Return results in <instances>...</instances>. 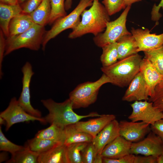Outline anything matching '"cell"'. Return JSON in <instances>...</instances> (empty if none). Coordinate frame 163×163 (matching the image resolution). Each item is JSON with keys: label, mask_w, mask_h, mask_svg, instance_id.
Instances as JSON below:
<instances>
[{"label": "cell", "mask_w": 163, "mask_h": 163, "mask_svg": "<svg viewBox=\"0 0 163 163\" xmlns=\"http://www.w3.org/2000/svg\"><path fill=\"white\" fill-rule=\"evenodd\" d=\"M97 155L92 142H89L82 152V163H94Z\"/></svg>", "instance_id": "obj_34"}, {"label": "cell", "mask_w": 163, "mask_h": 163, "mask_svg": "<svg viewBox=\"0 0 163 163\" xmlns=\"http://www.w3.org/2000/svg\"><path fill=\"white\" fill-rule=\"evenodd\" d=\"M142 59L138 53L134 54L109 66L102 67L101 70L109 78L111 83L120 87H126L139 72Z\"/></svg>", "instance_id": "obj_3"}, {"label": "cell", "mask_w": 163, "mask_h": 163, "mask_svg": "<svg viewBox=\"0 0 163 163\" xmlns=\"http://www.w3.org/2000/svg\"><path fill=\"white\" fill-rule=\"evenodd\" d=\"M39 153L31 150L25 145L23 149L11 155L8 163H38Z\"/></svg>", "instance_id": "obj_27"}, {"label": "cell", "mask_w": 163, "mask_h": 163, "mask_svg": "<svg viewBox=\"0 0 163 163\" xmlns=\"http://www.w3.org/2000/svg\"><path fill=\"white\" fill-rule=\"evenodd\" d=\"M136 155L129 154L116 159H112L103 157V163H134Z\"/></svg>", "instance_id": "obj_37"}, {"label": "cell", "mask_w": 163, "mask_h": 163, "mask_svg": "<svg viewBox=\"0 0 163 163\" xmlns=\"http://www.w3.org/2000/svg\"><path fill=\"white\" fill-rule=\"evenodd\" d=\"M0 124L1 126L3 124H6L5 121L2 117H0Z\"/></svg>", "instance_id": "obj_47"}, {"label": "cell", "mask_w": 163, "mask_h": 163, "mask_svg": "<svg viewBox=\"0 0 163 163\" xmlns=\"http://www.w3.org/2000/svg\"><path fill=\"white\" fill-rule=\"evenodd\" d=\"M43 0H27L21 6L22 13L30 14L40 5Z\"/></svg>", "instance_id": "obj_36"}, {"label": "cell", "mask_w": 163, "mask_h": 163, "mask_svg": "<svg viewBox=\"0 0 163 163\" xmlns=\"http://www.w3.org/2000/svg\"><path fill=\"white\" fill-rule=\"evenodd\" d=\"M109 83H110V79L103 73L95 81H88L78 85L69 95L73 109L86 108L94 103L97 99L100 88Z\"/></svg>", "instance_id": "obj_5"}, {"label": "cell", "mask_w": 163, "mask_h": 163, "mask_svg": "<svg viewBox=\"0 0 163 163\" xmlns=\"http://www.w3.org/2000/svg\"><path fill=\"white\" fill-rule=\"evenodd\" d=\"M41 101L48 111V114L44 117L46 123L54 124L63 128L74 124L83 118L101 115L96 112L85 115L77 114L73 111L72 103L69 98L60 103L50 98L43 99Z\"/></svg>", "instance_id": "obj_2"}, {"label": "cell", "mask_w": 163, "mask_h": 163, "mask_svg": "<svg viewBox=\"0 0 163 163\" xmlns=\"http://www.w3.org/2000/svg\"><path fill=\"white\" fill-rule=\"evenodd\" d=\"M72 0H66L65 2V8L66 10L71 8L72 4Z\"/></svg>", "instance_id": "obj_43"}, {"label": "cell", "mask_w": 163, "mask_h": 163, "mask_svg": "<svg viewBox=\"0 0 163 163\" xmlns=\"http://www.w3.org/2000/svg\"><path fill=\"white\" fill-rule=\"evenodd\" d=\"M0 117L5 121V130L7 131L14 124L21 122L37 121L46 123L44 117H34L26 112L19 104L18 100L12 98L7 108L1 112Z\"/></svg>", "instance_id": "obj_9"}, {"label": "cell", "mask_w": 163, "mask_h": 163, "mask_svg": "<svg viewBox=\"0 0 163 163\" xmlns=\"http://www.w3.org/2000/svg\"><path fill=\"white\" fill-rule=\"evenodd\" d=\"M117 42L109 44L102 47V53L100 60L102 67L110 66L118 60Z\"/></svg>", "instance_id": "obj_28"}, {"label": "cell", "mask_w": 163, "mask_h": 163, "mask_svg": "<svg viewBox=\"0 0 163 163\" xmlns=\"http://www.w3.org/2000/svg\"><path fill=\"white\" fill-rule=\"evenodd\" d=\"M65 140L64 144L68 145L78 142H92L94 138L89 134L76 130L73 124L64 128Z\"/></svg>", "instance_id": "obj_23"}, {"label": "cell", "mask_w": 163, "mask_h": 163, "mask_svg": "<svg viewBox=\"0 0 163 163\" xmlns=\"http://www.w3.org/2000/svg\"><path fill=\"white\" fill-rule=\"evenodd\" d=\"M0 155V163L6 160L8 158V155L5 152H1Z\"/></svg>", "instance_id": "obj_44"}, {"label": "cell", "mask_w": 163, "mask_h": 163, "mask_svg": "<svg viewBox=\"0 0 163 163\" xmlns=\"http://www.w3.org/2000/svg\"><path fill=\"white\" fill-rule=\"evenodd\" d=\"M158 157L154 155H136L134 163H157Z\"/></svg>", "instance_id": "obj_40"}, {"label": "cell", "mask_w": 163, "mask_h": 163, "mask_svg": "<svg viewBox=\"0 0 163 163\" xmlns=\"http://www.w3.org/2000/svg\"><path fill=\"white\" fill-rule=\"evenodd\" d=\"M117 42L118 60L138 53L135 39L132 34L123 36Z\"/></svg>", "instance_id": "obj_22"}, {"label": "cell", "mask_w": 163, "mask_h": 163, "mask_svg": "<svg viewBox=\"0 0 163 163\" xmlns=\"http://www.w3.org/2000/svg\"><path fill=\"white\" fill-rule=\"evenodd\" d=\"M157 163H163V152L158 157Z\"/></svg>", "instance_id": "obj_46"}, {"label": "cell", "mask_w": 163, "mask_h": 163, "mask_svg": "<svg viewBox=\"0 0 163 163\" xmlns=\"http://www.w3.org/2000/svg\"><path fill=\"white\" fill-rule=\"evenodd\" d=\"M88 143L78 142L66 145L69 163H82V152Z\"/></svg>", "instance_id": "obj_30"}, {"label": "cell", "mask_w": 163, "mask_h": 163, "mask_svg": "<svg viewBox=\"0 0 163 163\" xmlns=\"http://www.w3.org/2000/svg\"><path fill=\"white\" fill-rule=\"evenodd\" d=\"M148 101L152 102L155 107L163 112V80L156 86L153 95Z\"/></svg>", "instance_id": "obj_33"}, {"label": "cell", "mask_w": 163, "mask_h": 163, "mask_svg": "<svg viewBox=\"0 0 163 163\" xmlns=\"http://www.w3.org/2000/svg\"></svg>", "instance_id": "obj_50"}, {"label": "cell", "mask_w": 163, "mask_h": 163, "mask_svg": "<svg viewBox=\"0 0 163 163\" xmlns=\"http://www.w3.org/2000/svg\"><path fill=\"white\" fill-rule=\"evenodd\" d=\"M46 31L45 26L35 24L24 32L6 40L5 56L22 48L37 51L42 45Z\"/></svg>", "instance_id": "obj_4"}, {"label": "cell", "mask_w": 163, "mask_h": 163, "mask_svg": "<svg viewBox=\"0 0 163 163\" xmlns=\"http://www.w3.org/2000/svg\"><path fill=\"white\" fill-rule=\"evenodd\" d=\"M149 97L145 81L139 72L128 85L122 100L127 102L148 101Z\"/></svg>", "instance_id": "obj_14"}, {"label": "cell", "mask_w": 163, "mask_h": 163, "mask_svg": "<svg viewBox=\"0 0 163 163\" xmlns=\"http://www.w3.org/2000/svg\"><path fill=\"white\" fill-rule=\"evenodd\" d=\"M27 0H18V2L19 4H20L21 3H23L25 1H26Z\"/></svg>", "instance_id": "obj_48"}, {"label": "cell", "mask_w": 163, "mask_h": 163, "mask_svg": "<svg viewBox=\"0 0 163 163\" xmlns=\"http://www.w3.org/2000/svg\"><path fill=\"white\" fill-rule=\"evenodd\" d=\"M81 16L80 22L69 34V38L75 39L88 34L96 36L105 29L110 21V16L99 1L94 0L91 7L84 10Z\"/></svg>", "instance_id": "obj_1"}, {"label": "cell", "mask_w": 163, "mask_h": 163, "mask_svg": "<svg viewBox=\"0 0 163 163\" xmlns=\"http://www.w3.org/2000/svg\"><path fill=\"white\" fill-rule=\"evenodd\" d=\"M139 72L142 75L150 97L153 95L157 85L163 80V77L150 62L145 58L141 61Z\"/></svg>", "instance_id": "obj_18"}, {"label": "cell", "mask_w": 163, "mask_h": 163, "mask_svg": "<svg viewBox=\"0 0 163 163\" xmlns=\"http://www.w3.org/2000/svg\"><path fill=\"white\" fill-rule=\"evenodd\" d=\"M148 59L163 77V45L158 48L144 52Z\"/></svg>", "instance_id": "obj_29"}, {"label": "cell", "mask_w": 163, "mask_h": 163, "mask_svg": "<svg viewBox=\"0 0 163 163\" xmlns=\"http://www.w3.org/2000/svg\"><path fill=\"white\" fill-rule=\"evenodd\" d=\"M62 144L54 140L35 137L27 140L26 145L32 151L40 153Z\"/></svg>", "instance_id": "obj_26"}, {"label": "cell", "mask_w": 163, "mask_h": 163, "mask_svg": "<svg viewBox=\"0 0 163 163\" xmlns=\"http://www.w3.org/2000/svg\"><path fill=\"white\" fill-rule=\"evenodd\" d=\"M120 136L119 122L116 119L107 124L93 139V144L98 155H101L104 147Z\"/></svg>", "instance_id": "obj_16"}, {"label": "cell", "mask_w": 163, "mask_h": 163, "mask_svg": "<svg viewBox=\"0 0 163 163\" xmlns=\"http://www.w3.org/2000/svg\"><path fill=\"white\" fill-rule=\"evenodd\" d=\"M23 74L22 89L18 101L20 106L27 113L37 117H42L41 113L31 104L30 86L31 78L34 74L31 64L27 62L21 69Z\"/></svg>", "instance_id": "obj_10"}, {"label": "cell", "mask_w": 163, "mask_h": 163, "mask_svg": "<svg viewBox=\"0 0 163 163\" xmlns=\"http://www.w3.org/2000/svg\"><path fill=\"white\" fill-rule=\"evenodd\" d=\"M131 33L135 39L138 52L158 48L163 45V33L151 34L147 28L142 29L132 27Z\"/></svg>", "instance_id": "obj_12"}, {"label": "cell", "mask_w": 163, "mask_h": 163, "mask_svg": "<svg viewBox=\"0 0 163 163\" xmlns=\"http://www.w3.org/2000/svg\"><path fill=\"white\" fill-rule=\"evenodd\" d=\"M64 128L51 124L48 127L38 131L35 137L54 140L64 144L65 138Z\"/></svg>", "instance_id": "obj_25"}, {"label": "cell", "mask_w": 163, "mask_h": 163, "mask_svg": "<svg viewBox=\"0 0 163 163\" xmlns=\"http://www.w3.org/2000/svg\"><path fill=\"white\" fill-rule=\"evenodd\" d=\"M38 163H69L66 145L62 144L39 154Z\"/></svg>", "instance_id": "obj_20"}, {"label": "cell", "mask_w": 163, "mask_h": 163, "mask_svg": "<svg viewBox=\"0 0 163 163\" xmlns=\"http://www.w3.org/2000/svg\"><path fill=\"white\" fill-rule=\"evenodd\" d=\"M51 12L50 0H43L39 6L30 14L35 23L45 26L48 24Z\"/></svg>", "instance_id": "obj_24"}, {"label": "cell", "mask_w": 163, "mask_h": 163, "mask_svg": "<svg viewBox=\"0 0 163 163\" xmlns=\"http://www.w3.org/2000/svg\"><path fill=\"white\" fill-rule=\"evenodd\" d=\"M102 3L110 16L123 9V0H103Z\"/></svg>", "instance_id": "obj_35"}, {"label": "cell", "mask_w": 163, "mask_h": 163, "mask_svg": "<svg viewBox=\"0 0 163 163\" xmlns=\"http://www.w3.org/2000/svg\"><path fill=\"white\" fill-rule=\"evenodd\" d=\"M93 0H80L75 8L69 14L56 20L51 28L46 31L42 43V49L44 50L48 42L63 31L75 28L81 21L80 16L87 7L91 6Z\"/></svg>", "instance_id": "obj_6"}, {"label": "cell", "mask_w": 163, "mask_h": 163, "mask_svg": "<svg viewBox=\"0 0 163 163\" xmlns=\"http://www.w3.org/2000/svg\"><path fill=\"white\" fill-rule=\"evenodd\" d=\"M150 126L151 131L163 141V119L157 121Z\"/></svg>", "instance_id": "obj_39"}, {"label": "cell", "mask_w": 163, "mask_h": 163, "mask_svg": "<svg viewBox=\"0 0 163 163\" xmlns=\"http://www.w3.org/2000/svg\"><path fill=\"white\" fill-rule=\"evenodd\" d=\"M163 152V141L151 131L142 140L133 142L130 154L135 155H154L158 156Z\"/></svg>", "instance_id": "obj_11"}, {"label": "cell", "mask_w": 163, "mask_h": 163, "mask_svg": "<svg viewBox=\"0 0 163 163\" xmlns=\"http://www.w3.org/2000/svg\"><path fill=\"white\" fill-rule=\"evenodd\" d=\"M25 146L17 145L8 139L3 133L0 126V150L10 153L11 155L23 149Z\"/></svg>", "instance_id": "obj_32"}, {"label": "cell", "mask_w": 163, "mask_h": 163, "mask_svg": "<svg viewBox=\"0 0 163 163\" xmlns=\"http://www.w3.org/2000/svg\"><path fill=\"white\" fill-rule=\"evenodd\" d=\"M22 12V9L19 4L10 5L0 2V29L7 38L9 36V26L11 21Z\"/></svg>", "instance_id": "obj_19"}, {"label": "cell", "mask_w": 163, "mask_h": 163, "mask_svg": "<svg viewBox=\"0 0 163 163\" xmlns=\"http://www.w3.org/2000/svg\"><path fill=\"white\" fill-rule=\"evenodd\" d=\"M119 126L120 136L132 142L140 141L151 131L150 125L142 121L121 120Z\"/></svg>", "instance_id": "obj_13"}, {"label": "cell", "mask_w": 163, "mask_h": 163, "mask_svg": "<svg viewBox=\"0 0 163 163\" xmlns=\"http://www.w3.org/2000/svg\"><path fill=\"white\" fill-rule=\"evenodd\" d=\"M2 31L0 30V77L2 79L3 75L2 71V63L6 48V39Z\"/></svg>", "instance_id": "obj_38"}, {"label": "cell", "mask_w": 163, "mask_h": 163, "mask_svg": "<svg viewBox=\"0 0 163 163\" xmlns=\"http://www.w3.org/2000/svg\"><path fill=\"white\" fill-rule=\"evenodd\" d=\"M131 6H128L120 15L114 21L108 22L104 32L94 36L93 41L100 47L117 42L123 36L131 34L127 30L126 24L127 17Z\"/></svg>", "instance_id": "obj_7"}, {"label": "cell", "mask_w": 163, "mask_h": 163, "mask_svg": "<svg viewBox=\"0 0 163 163\" xmlns=\"http://www.w3.org/2000/svg\"><path fill=\"white\" fill-rule=\"evenodd\" d=\"M132 143L119 136L104 147L101 155L103 157L109 159L120 158L130 154Z\"/></svg>", "instance_id": "obj_17"}, {"label": "cell", "mask_w": 163, "mask_h": 163, "mask_svg": "<svg viewBox=\"0 0 163 163\" xmlns=\"http://www.w3.org/2000/svg\"><path fill=\"white\" fill-rule=\"evenodd\" d=\"M0 2L10 5L19 4L18 0H0Z\"/></svg>", "instance_id": "obj_42"}, {"label": "cell", "mask_w": 163, "mask_h": 163, "mask_svg": "<svg viewBox=\"0 0 163 163\" xmlns=\"http://www.w3.org/2000/svg\"><path fill=\"white\" fill-rule=\"evenodd\" d=\"M115 119L114 115L103 114L86 121H79L73 125L76 130L87 133L94 139L107 124Z\"/></svg>", "instance_id": "obj_15"}, {"label": "cell", "mask_w": 163, "mask_h": 163, "mask_svg": "<svg viewBox=\"0 0 163 163\" xmlns=\"http://www.w3.org/2000/svg\"><path fill=\"white\" fill-rule=\"evenodd\" d=\"M35 24L30 14L22 12L19 14L10 22L8 37H14L24 32Z\"/></svg>", "instance_id": "obj_21"}, {"label": "cell", "mask_w": 163, "mask_h": 163, "mask_svg": "<svg viewBox=\"0 0 163 163\" xmlns=\"http://www.w3.org/2000/svg\"><path fill=\"white\" fill-rule=\"evenodd\" d=\"M154 8L156 11L158 12H159L161 8H163V0H161L158 5H156V4L155 5Z\"/></svg>", "instance_id": "obj_45"}, {"label": "cell", "mask_w": 163, "mask_h": 163, "mask_svg": "<svg viewBox=\"0 0 163 163\" xmlns=\"http://www.w3.org/2000/svg\"><path fill=\"white\" fill-rule=\"evenodd\" d=\"M130 106L132 111L128 119L131 121H142L150 125L163 119V112L148 101H135Z\"/></svg>", "instance_id": "obj_8"}, {"label": "cell", "mask_w": 163, "mask_h": 163, "mask_svg": "<svg viewBox=\"0 0 163 163\" xmlns=\"http://www.w3.org/2000/svg\"><path fill=\"white\" fill-rule=\"evenodd\" d=\"M142 0H123V9H125L128 6H131L134 3Z\"/></svg>", "instance_id": "obj_41"}, {"label": "cell", "mask_w": 163, "mask_h": 163, "mask_svg": "<svg viewBox=\"0 0 163 163\" xmlns=\"http://www.w3.org/2000/svg\"><path fill=\"white\" fill-rule=\"evenodd\" d=\"M95 0L99 1V0Z\"/></svg>", "instance_id": "obj_49"}, {"label": "cell", "mask_w": 163, "mask_h": 163, "mask_svg": "<svg viewBox=\"0 0 163 163\" xmlns=\"http://www.w3.org/2000/svg\"><path fill=\"white\" fill-rule=\"evenodd\" d=\"M65 2V0H50L51 12L48 24L51 25L67 15Z\"/></svg>", "instance_id": "obj_31"}]
</instances>
